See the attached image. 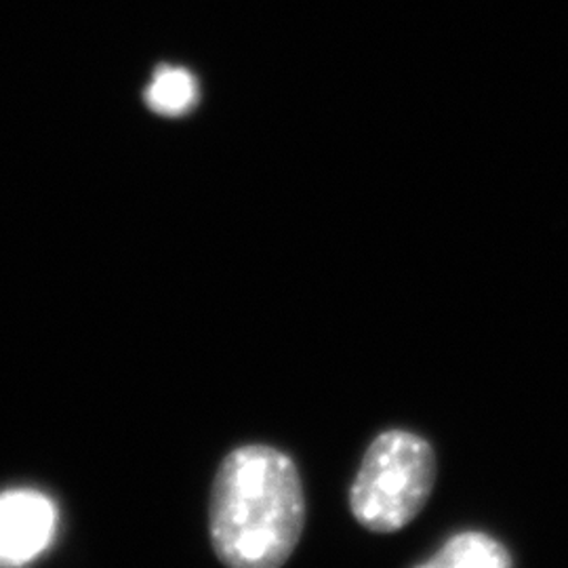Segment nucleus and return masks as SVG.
Listing matches in <instances>:
<instances>
[{"label": "nucleus", "mask_w": 568, "mask_h": 568, "mask_svg": "<svg viewBox=\"0 0 568 568\" xmlns=\"http://www.w3.org/2000/svg\"><path fill=\"white\" fill-rule=\"evenodd\" d=\"M304 525V487L288 455L246 445L225 457L209 508L211 544L224 567L283 568Z\"/></svg>", "instance_id": "obj_1"}, {"label": "nucleus", "mask_w": 568, "mask_h": 568, "mask_svg": "<svg viewBox=\"0 0 568 568\" xmlns=\"http://www.w3.org/2000/svg\"><path fill=\"white\" fill-rule=\"evenodd\" d=\"M434 483L436 455L426 438L389 429L366 448L349 488V509L366 530L396 532L417 518Z\"/></svg>", "instance_id": "obj_2"}, {"label": "nucleus", "mask_w": 568, "mask_h": 568, "mask_svg": "<svg viewBox=\"0 0 568 568\" xmlns=\"http://www.w3.org/2000/svg\"><path fill=\"white\" fill-rule=\"evenodd\" d=\"M58 528L53 499L34 488L0 493V568L34 562L51 546Z\"/></svg>", "instance_id": "obj_3"}, {"label": "nucleus", "mask_w": 568, "mask_h": 568, "mask_svg": "<svg viewBox=\"0 0 568 568\" xmlns=\"http://www.w3.org/2000/svg\"><path fill=\"white\" fill-rule=\"evenodd\" d=\"M417 568H511L504 544L480 530L453 535L443 548Z\"/></svg>", "instance_id": "obj_4"}, {"label": "nucleus", "mask_w": 568, "mask_h": 568, "mask_svg": "<svg viewBox=\"0 0 568 568\" xmlns=\"http://www.w3.org/2000/svg\"><path fill=\"white\" fill-rule=\"evenodd\" d=\"M199 98V84L190 72L182 68L164 65L156 74L154 81L145 89L148 105L164 114V116H180L187 112Z\"/></svg>", "instance_id": "obj_5"}]
</instances>
